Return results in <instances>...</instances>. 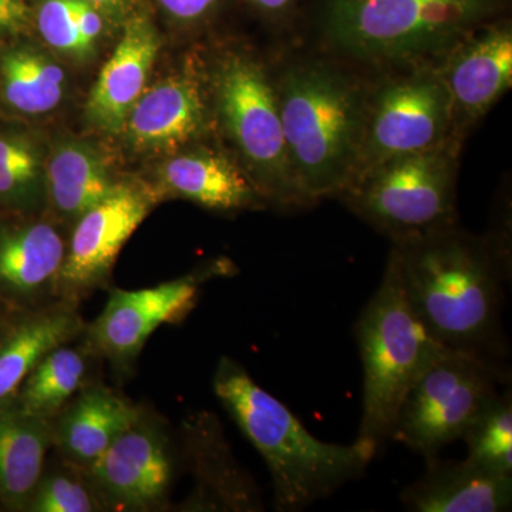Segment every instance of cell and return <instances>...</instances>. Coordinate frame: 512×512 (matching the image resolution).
<instances>
[{"label": "cell", "instance_id": "cell-12", "mask_svg": "<svg viewBox=\"0 0 512 512\" xmlns=\"http://www.w3.org/2000/svg\"><path fill=\"white\" fill-rule=\"evenodd\" d=\"M453 113V133L463 141L512 86V26L500 18L481 26L437 63Z\"/></svg>", "mask_w": 512, "mask_h": 512}, {"label": "cell", "instance_id": "cell-24", "mask_svg": "<svg viewBox=\"0 0 512 512\" xmlns=\"http://www.w3.org/2000/svg\"><path fill=\"white\" fill-rule=\"evenodd\" d=\"M66 76L59 64L32 47L0 53V99L9 109L37 116L62 101Z\"/></svg>", "mask_w": 512, "mask_h": 512}, {"label": "cell", "instance_id": "cell-15", "mask_svg": "<svg viewBox=\"0 0 512 512\" xmlns=\"http://www.w3.org/2000/svg\"><path fill=\"white\" fill-rule=\"evenodd\" d=\"M160 36L146 16H133L109 62L94 84L87 117L107 133H119L134 104L143 94L148 74L156 62Z\"/></svg>", "mask_w": 512, "mask_h": 512}, {"label": "cell", "instance_id": "cell-27", "mask_svg": "<svg viewBox=\"0 0 512 512\" xmlns=\"http://www.w3.org/2000/svg\"><path fill=\"white\" fill-rule=\"evenodd\" d=\"M461 440L467 458L497 473L512 476V394L498 392L468 424Z\"/></svg>", "mask_w": 512, "mask_h": 512}, {"label": "cell", "instance_id": "cell-14", "mask_svg": "<svg viewBox=\"0 0 512 512\" xmlns=\"http://www.w3.org/2000/svg\"><path fill=\"white\" fill-rule=\"evenodd\" d=\"M66 245L49 222L0 225V301L10 311L47 305L60 296Z\"/></svg>", "mask_w": 512, "mask_h": 512}, {"label": "cell", "instance_id": "cell-6", "mask_svg": "<svg viewBox=\"0 0 512 512\" xmlns=\"http://www.w3.org/2000/svg\"><path fill=\"white\" fill-rule=\"evenodd\" d=\"M215 109L262 200L284 210L312 207L293 177L274 74L245 53H228L212 74Z\"/></svg>", "mask_w": 512, "mask_h": 512}, {"label": "cell", "instance_id": "cell-31", "mask_svg": "<svg viewBox=\"0 0 512 512\" xmlns=\"http://www.w3.org/2000/svg\"><path fill=\"white\" fill-rule=\"evenodd\" d=\"M30 25V9L25 0H0V37L18 35Z\"/></svg>", "mask_w": 512, "mask_h": 512}, {"label": "cell", "instance_id": "cell-25", "mask_svg": "<svg viewBox=\"0 0 512 512\" xmlns=\"http://www.w3.org/2000/svg\"><path fill=\"white\" fill-rule=\"evenodd\" d=\"M86 357L70 346H57L35 366L16 394L15 402L23 413L52 420L82 387L86 376Z\"/></svg>", "mask_w": 512, "mask_h": 512}, {"label": "cell", "instance_id": "cell-21", "mask_svg": "<svg viewBox=\"0 0 512 512\" xmlns=\"http://www.w3.org/2000/svg\"><path fill=\"white\" fill-rule=\"evenodd\" d=\"M140 417V410L120 394L93 384L53 424V443L72 463L87 468Z\"/></svg>", "mask_w": 512, "mask_h": 512}, {"label": "cell", "instance_id": "cell-7", "mask_svg": "<svg viewBox=\"0 0 512 512\" xmlns=\"http://www.w3.org/2000/svg\"><path fill=\"white\" fill-rule=\"evenodd\" d=\"M460 150L461 141L451 138L393 158L355 178L336 198L392 242L456 224Z\"/></svg>", "mask_w": 512, "mask_h": 512}, {"label": "cell", "instance_id": "cell-10", "mask_svg": "<svg viewBox=\"0 0 512 512\" xmlns=\"http://www.w3.org/2000/svg\"><path fill=\"white\" fill-rule=\"evenodd\" d=\"M227 269V265L217 264L207 271L195 272L153 288L116 289L111 292L99 318L90 326V346L114 366L127 367L161 325L181 322L195 308L205 279L225 274Z\"/></svg>", "mask_w": 512, "mask_h": 512}, {"label": "cell", "instance_id": "cell-33", "mask_svg": "<svg viewBox=\"0 0 512 512\" xmlns=\"http://www.w3.org/2000/svg\"><path fill=\"white\" fill-rule=\"evenodd\" d=\"M252 3L269 16H282L291 12L296 0H252Z\"/></svg>", "mask_w": 512, "mask_h": 512}, {"label": "cell", "instance_id": "cell-30", "mask_svg": "<svg viewBox=\"0 0 512 512\" xmlns=\"http://www.w3.org/2000/svg\"><path fill=\"white\" fill-rule=\"evenodd\" d=\"M171 18L194 23L207 18L220 0H158Z\"/></svg>", "mask_w": 512, "mask_h": 512}, {"label": "cell", "instance_id": "cell-32", "mask_svg": "<svg viewBox=\"0 0 512 512\" xmlns=\"http://www.w3.org/2000/svg\"><path fill=\"white\" fill-rule=\"evenodd\" d=\"M104 19L121 20L127 15L133 0H87Z\"/></svg>", "mask_w": 512, "mask_h": 512}, {"label": "cell", "instance_id": "cell-17", "mask_svg": "<svg viewBox=\"0 0 512 512\" xmlns=\"http://www.w3.org/2000/svg\"><path fill=\"white\" fill-rule=\"evenodd\" d=\"M426 473L404 488L400 500L413 512H503L511 510L512 476L474 461L441 458L426 463Z\"/></svg>", "mask_w": 512, "mask_h": 512}, {"label": "cell", "instance_id": "cell-2", "mask_svg": "<svg viewBox=\"0 0 512 512\" xmlns=\"http://www.w3.org/2000/svg\"><path fill=\"white\" fill-rule=\"evenodd\" d=\"M274 82L299 190L311 205L338 197L359 163L372 82L320 50L289 55Z\"/></svg>", "mask_w": 512, "mask_h": 512}, {"label": "cell", "instance_id": "cell-29", "mask_svg": "<svg viewBox=\"0 0 512 512\" xmlns=\"http://www.w3.org/2000/svg\"><path fill=\"white\" fill-rule=\"evenodd\" d=\"M100 500L94 491L67 474L55 473L40 477L28 511L32 512H92L100 510Z\"/></svg>", "mask_w": 512, "mask_h": 512}, {"label": "cell", "instance_id": "cell-13", "mask_svg": "<svg viewBox=\"0 0 512 512\" xmlns=\"http://www.w3.org/2000/svg\"><path fill=\"white\" fill-rule=\"evenodd\" d=\"M93 491L114 510H151L163 503L173 478L161 431L140 417L89 467Z\"/></svg>", "mask_w": 512, "mask_h": 512}, {"label": "cell", "instance_id": "cell-28", "mask_svg": "<svg viewBox=\"0 0 512 512\" xmlns=\"http://www.w3.org/2000/svg\"><path fill=\"white\" fill-rule=\"evenodd\" d=\"M42 191V165L32 141L13 133L0 134V205L29 210Z\"/></svg>", "mask_w": 512, "mask_h": 512}, {"label": "cell", "instance_id": "cell-19", "mask_svg": "<svg viewBox=\"0 0 512 512\" xmlns=\"http://www.w3.org/2000/svg\"><path fill=\"white\" fill-rule=\"evenodd\" d=\"M163 181L170 194L212 211L247 210L264 201L244 168L214 148L171 158L164 165Z\"/></svg>", "mask_w": 512, "mask_h": 512}, {"label": "cell", "instance_id": "cell-5", "mask_svg": "<svg viewBox=\"0 0 512 512\" xmlns=\"http://www.w3.org/2000/svg\"><path fill=\"white\" fill-rule=\"evenodd\" d=\"M355 335L363 365V410L357 439L379 451L392 436L410 387L446 349L414 311L392 252L379 288L357 319Z\"/></svg>", "mask_w": 512, "mask_h": 512}, {"label": "cell", "instance_id": "cell-18", "mask_svg": "<svg viewBox=\"0 0 512 512\" xmlns=\"http://www.w3.org/2000/svg\"><path fill=\"white\" fill-rule=\"evenodd\" d=\"M207 117L200 82L190 76H173L141 94L124 128L137 150L170 151L200 137Z\"/></svg>", "mask_w": 512, "mask_h": 512}, {"label": "cell", "instance_id": "cell-20", "mask_svg": "<svg viewBox=\"0 0 512 512\" xmlns=\"http://www.w3.org/2000/svg\"><path fill=\"white\" fill-rule=\"evenodd\" d=\"M190 451L197 474L191 507L201 511H262L261 494L239 468L217 420L200 416L190 429Z\"/></svg>", "mask_w": 512, "mask_h": 512}, {"label": "cell", "instance_id": "cell-9", "mask_svg": "<svg viewBox=\"0 0 512 512\" xmlns=\"http://www.w3.org/2000/svg\"><path fill=\"white\" fill-rule=\"evenodd\" d=\"M507 375L490 363L457 350L443 349L410 387L390 440L429 461L461 440L468 424L498 393Z\"/></svg>", "mask_w": 512, "mask_h": 512}, {"label": "cell", "instance_id": "cell-34", "mask_svg": "<svg viewBox=\"0 0 512 512\" xmlns=\"http://www.w3.org/2000/svg\"><path fill=\"white\" fill-rule=\"evenodd\" d=\"M6 311H10V309L5 305V303L0 301V322L8 316L6 315Z\"/></svg>", "mask_w": 512, "mask_h": 512}, {"label": "cell", "instance_id": "cell-23", "mask_svg": "<svg viewBox=\"0 0 512 512\" xmlns=\"http://www.w3.org/2000/svg\"><path fill=\"white\" fill-rule=\"evenodd\" d=\"M116 184L99 151L82 141L59 144L47 165V192L53 208L73 220L100 204Z\"/></svg>", "mask_w": 512, "mask_h": 512}, {"label": "cell", "instance_id": "cell-26", "mask_svg": "<svg viewBox=\"0 0 512 512\" xmlns=\"http://www.w3.org/2000/svg\"><path fill=\"white\" fill-rule=\"evenodd\" d=\"M36 23L47 45L77 60L94 55L104 30L103 15L87 0H42Z\"/></svg>", "mask_w": 512, "mask_h": 512}, {"label": "cell", "instance_id": "cell-4", "mask_svg": "<svg viewBox=\"0 0 512 512\" xmlns=\"http://www.w3.org/2000/svg\"><path fill=\"white\" fill-rule=\"evenodd\" d=\"M510 0H322L320 52L359 70L437 64Z\"/></svg>", "mask_w": 512, "mask_h": 512}, {"label": "cell", "instance_id": "cell-22", "mask_svg": "<svg viewBox=\"0 0 512 512\" xmlns=\"http://www.w3.org/2000/svg\"><path fill=\"white\" fill-rule=\"evenodd\" d=\"M53 443L52 420L29 416L10 402L0 406V504L28 511Z\"/></svg>", "mask_w": 512, "mask_h": 512}, {"label": "cell", "instance_id": "cell-1", "mask_svg": "<svg viewBox=\"0 0 512 512\" xmlns=\"http://www.w3.org/2000/svg\"><path fill=\"white\" fill-rule=\"evenodd\" d=\"M407 298L434 339L507 375L504 285L511 278L507 237H477L456 222L393 242Z\"/></svg>", "mask_w": 512, "mask_h": 512}, {"label": "cell", "instance_id": "cell-3", "mask_svg": "<svg viewBox=\"0 0 512 512\" xmlns=\"http://www.w3.org/2000/svg\"><path fill=\"white\" fill-rule=\"evenodd\" d=\"M215 396L264 458L275 510L299 512L365 476L377 450L356 439L325 443L312 436L281 400L262 389L244 366L221 357L212 379Z\"/></svg>", "mask_w": 512, "mask_h": 512}, {"label": "cell", "instance_id": "cell-11", "mask_svg": "<svg viewBox=\"0 0 512 512\" xmlns=\"http://www.w3.org/2000/svg\"><path fill=\"white\" fill-rule=\"evenodd\" d=\"M157 197L144 185L117 183L79 218L60 272V296L72 301L107 281L121 248L146 220Z\"/></svg>", "mask_w": 512, "mask_h": 512}, {"label": "cell", "instance_id": "cell-35", "mask_svg": "<svg viewBox=\"0 0 512 512\" xmlns=\"http://www.w3.org/2000/svg\"><path fill=\"white\" fill-rule=\"evenodd\" d=\"M0 510H2V507H0Z\"/></svg>", "mask_w": 512, "mask_h": 512}, {"label": "cell", "instance_id": "cell-16", "mask_svg": "<svg viewBox=\"0 0 512 512\" xmlns=\"http://www.w3.org/2000/svg\"><path fill=\"white\" fill-rule=\"evenodd\" d=\"M83 329L70 299L6 316L0 322V406L15 400L26 377L50 350L72 342Z\"/></svg>", "mask_w": 512, "mask_h": 512}, {"label": "cell", "instance_id": "cell-8", "mask_svg": "<svg viewBox=\"0 0 512 512\" xmlns=\"http://www.w3.org/2000/svg\"><path fill=\"white\" fill-rule=\"evenodd\" d=\"M451 138L458 140L450 94L437 64L387 70L370 83L365 133L352 181L386 161L430 150Z\"/></svg>", "mask_w": 512, "mask_h": 512}]
</instances>
